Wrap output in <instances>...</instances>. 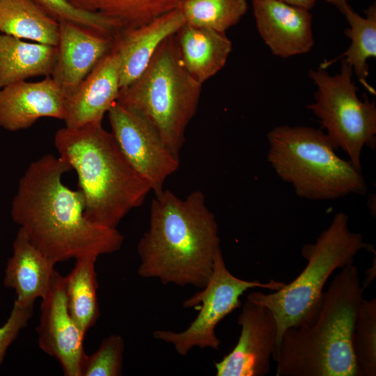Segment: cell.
I'll return each mask as SVG.
<instances>
[{"mask_svg": "<svg viewBox=\"0 0 376 376\" xmlns=\"http://www.w3.org/2000/svg\"><path fill=\"white\" fill-rule=\"evenodd\" d=\"M328 3L335 6L340 12L348 5V0H325Z\"/></svg>", "mask_w": 376, "mask_h": 376, "instance_id": "obj_31", "label": "cell"}, {"mask_svg": "<svg viewBox=\"0 0 376 376\" xmlns=\"http://www.w3.org/2000/svg\"><path fill=\"white\" fill-rule=\"evenodd\" d=\"M72 170L61 157L44 155L28 166L11 203L13 221L55 265L88 255L113 253L124 241L117 228L86 219L81 192L62 181L63 175Z\"/></svg>", "mask_w": 376, "mask_h": 376, "instance_id": "obj_1", "label": "cell"}, {"mask_svg": "<svg viewBox=\"0 0 376 376\" xmlns=\"http://www.w3.org/2000/svg\"><path fill=\"white\" fill-rule=\"evenodd\" d=\"M66 97L57 82L47 76L36 82L19 81L0 88V127L17 132L41 118L63 120Z\"/></svg>", "mask_w": 376, "mask_h": 376, "instance_id": "obj_14", "label": "cell"}, {"mask_svg": "<svg viewBox=\"0 0 376 376\" xmlns=\"http://www.w3.org/2000/svg\"><path fill=\"white\" fill-rule=\"evenodd\" d=\"M202 85L185 68L174 34L162 42L141 76L120 90L116 102L145 119L179 157Z\"/></svg>", "mask_w": 376, "mask_h": 376, "instance_id": "obj_6", "label": "cell"}, {"mask_svg": "<svg viewBox=\"0 0 376 376\" xmlns=\"http://www.w3.org/2000/svg\"><path fill=\"white\" fill-rule=\"evenodd\" d=\"M185 24L177 8L141 26L122 30L114 37L111 48L119 56L120 89L141 76L162 42Z\"/></svg>", "mask_w": 376, "mask_h": 376, "instance_id": "obj_17", "label": "cell"}, {"mask_svg": "<svg viewBox=\"0 0 376 376\" xmlns=\"http://www.w3.org/2000/svg\"><path fill=\"white\" fill-rule=\"evenodd\" d=\"M241 326L234 348L214 362L217 376H265L277 341V324L266 306L246 301L237 319Z\"/></svg>", "mask_w": 376, "mask_h": 376, "instance_id": "obj_12", "label": "cell"}, {"mask_svg": "<svg viewBox=\"0 0 376 376\" xmlns=\"http://www.w3.org/2000/svg\"><path fill=\"white\" fill-rule=\"evenodd\" d=\"M219 226L200 190L182 199L170 190L155 194L148 230L137 244L139 276L164 285L202 289L220 249Z\"/></svg>", "mask_w": 376, "mask_h": 376, "instance_id": "obj_2", "label": "cell"}, {"mask_svg": "<svg viewBox=\"0 0 376 376\" xmlns=\"http://www.w3.org/2000/svg\"><path fill=\"white\" fill-rule=\"evenodd\" d=\"M48 15L58 22L66 21L113 38L120 29L104 17L80 10L65 0H33Z\"/></svg>", "mask_w": 376, "mask_h": 376, "instance_id": "obj_27", "label": "cell"}, {"mask_svg": "<svg viewBox=\"0 0 376 376\" xmlns=\"http://www.w3.org/2000/svg\"><path fill=\"white\" fill-rule=\"evenodd\" d=\"M267 141L269 163L299 197L326 201L366 193L362 170L340 158L322 130L280 125L268 132Z\"/></svg>", "mask_w": 376, "mask_h": 376, "instance_id": "obj_5", "label": "cell"}, {"mask_svg": "<svg viewBox=\"0 0 376 376\" xmlns=\"http://www.w3.org/2000/svg\"><path fill=\"white\" fill-rule=\"evenodd\" d=\"M107 114L111 133L125 157L155 194L161 191L166 180L178 169L179 157L137 113L116 102Z\"/></svg>", "mask_w": 376, "mask_h": 376, "instance_id": "obj_10", "label": "cell"}, {"mask_svg": "<svg viewBox=\"0 0 376 376\" xmlns=\"http://www.w3.org/2000/svg\"><path fill=\"white\" fill-rule=\"evenodd\" d=\"M341 13L350 25L345 30V35L350 40V45L339 58L352 68L361 83L371 91L366 79L369 75L368 60L376 57L375 3L365 10V17L356 13L349 4Z\"/></svg>", "mask_w": 376, "mask_h": 376, "instance_id": "obj_23", "label": "cell"}, {"mask_svg": "<svg viewBox=\"0 0 376 376\" xmlns=\"http://www.w3.org/2000/svg\"><path fill=\"white\" fill-rule=\"evenodd\" d=\"M175 37L185 68L201 84L224 67L232 51L226 33L212 29L185 23Z\"/></svg>", "mask_w": 376, "mask_h": 376, "instance_id": "obj_19", "label": "cell"}, {"mask_svg": "<svg viewBox=\"0 0 376 376\" xmlns=\"http://www.w3.org/2000/svg\"><path fill=\"white\" fill-rule=\"evenodd\" d=\"M285 3L300 7L308 10L312 9L316 2V0H279Z\"/></svg>", "mask_w": 376, "mask_h": 376, "instance_id": "obj_30", "label": "cell"}, {"mask_svg": "<svg viewBox=\"0 0 376 376\" xmlns=\"http://www.w3.org/2000/svg\"><path fill=\"white\" fill-rule=\"evenodd\" d=\"M120 59L111 49L65 100V127L102 123L120 92Z\"/></svg>", "mask_w": 376, "mask_h": 376, "instance_id": "obj_16", "label": "cell"}, {"mask_svg": "<svg viewBox=\"0 0 376 376\" xmlns=\"http://www.w3.org/2000/svg\"><path fill=\"white\" fill-rule=\"evenodd\" d=\"M363 291L357 267L341 268L316 320L283 333L272 354L276 375L357 376L352 338Z\"/></svg>", "mask_w": 376, "mask_h": 376, "instance_id": "obj_3", "label": "cell"}, {"mask_svg": "<svg viewBox=\"0 0 376 376\" xmlns=\"http://www.w3.org/2000/svg\"><path fill=\"white\" fill-rule=\"evenodd\" d=\"M54 146L59 157L76 171L84 215L95 224L116 228L152 191L102 123L62 127L55 134Z\"/></svg>", "mask_w": 376, "mask_h": 376, "instance_id": "obj_4", "label": "cell"}, {"mask_svg": "<svg viewBox=\"0 0 376 376\" xmlns=\"http://www.w3.org/2000/svg\"><path fill=\"white\" fill-rule=\"evenodd\" d=\"M122 23L127 29L144 25L179 8L185 0H115Z\"/></svg>", "mask_w": 376, "mask_h": 376, "instance_id": "obj_28", "label": "cell"}, {"mask_svg": "<svg viewBox=\"0 0 376 376\" xmlns=\"http://www.w3.org/2000/svg\"><path fill=\"white\" fill-rule=\"evenodd\" d=\"M252 6L258 31L274 56L287 58L313 48L309 10L279 0H252Z\"/></svg>", "mask_w": 376, "mask_h": 376, "instance_id": "obj_13", "label": "cell"}, {"mask_svg": "<svg viewBox=\"0 0 376 376\" xmlns=\"http://www.w3.org/2000/svg\"><path fill=\"white\" fill-rule=\"evenodd\" d=\"M185 23L226 33L248 9L246 0H185L179 7Z\"/></svg>", "mask_w": 376, "mask_h": 376, "instance_id": "obj_24", "label": "cell"}, {"mask_svg": "<svg viewBox=\"0 0 376 376\" xmlns=\"http://www.w3.org/2000/svg\"><path fill=\"white\" fill-rule=\"evenodd\" d=\"M58 23L57 56L51 77L68 97L111 49L113 38L72 22Z\"/></svg>", "mask_w": 376, "mask_h": 376, "instance_id": "obj_15", "label": "cell"}, {"mask_svg": "<svg viewBox=\"0 0 376 376\" xmlns=\"http://www.w3.org/2000/svg\"><path fill=\"white\" fill-rule=\"evenodd\" d=\"M55 264L45 257L19 229L8 258L3 285L15 290V301L22 305H33L47 292Z\"/></svg>", "mask_w": 376, "mask_h": 376, "instance_id": "obj_18", "label": "cell"}, {"mask_svg": "<svg viewBox=\"0 0 376 376\" xmlns=\"http://www.w3.org/2000/svg\"><path fill=\"white\" fill-rule=\"evenodd\" d=\"M57 47L0 33V88L31 77L51 76Z\"/></svg>", "mask_w": 376, "mask_h": 376, "instance_id": "obj_20", "label": "cell"}, {"mask_svg": "<svg viewBox=\"0 0 376 376\" xmlns=\"http://www.w3.org/2000/svg\"><path fill=\"white\" fill-rule=\"evenodd\" d=\"M124 350L121 336L111 334L104 338L94 353L85 355L81 376L122 375Z\"/></svg>", "mask_w": 376, "mask_h": 376, "instance_id": "obj_26", "label": "cell"}, {"mask_svg": "<svg viewBox=\"0 0 376 376\" xmlns=\"http://www.w3.org/2000/svg\"><path fill=\"white\" fill-rule=\"evenodd\" d=\"M38 333L39 347L60 363L65 376H81L86 355L85 334L72 319L67 305L64 276L54 270L49 288L42 298Z\"/></svg>", "mask_w": 376, "mask_h": 376, "instance_id": "obj_11", "label": "cell"}, {"mask_svg": "<svg viewBox=\"0 0 376 376\" xmlns=\"http://www.w3.org/2000/svg\"><path fill=\"white\" fill-rule=\"evenodd\" d=\"M0 33L57 47L59 23L33 0H0Z\"/></svg>", "mask_w": 376, "mask_h": 376, "instance_id": "obj_21", "label": "cell"}, {"mask_svg": "<svg viewBox=\"0 0 376 376\" xmlns=\"http://www.w3.org/2000/svg\"><path fill=\"white\" fill-rule=\"evenodd\" d=\"M357 376L376 375V299H363L352 338Z\"/></svg>", "mask_w": 376, "mask_h": 376, "instance_id": "obj_25", "label": "cell"}, {"mask_svg": "<svg viewBox=\"0 0 376 376\" xmlns=\"http://www.w3.org/2000/svg\"><path fill=\"white\" fill-rule=\"evenodd\" d=\"M363 249L373 251L360 233L349 229L348 216L338 212L315 242L302 247L301 256L307 264L298 276L273 293L256 291L246 295L247 301L263 305L273 313L277 324L276 345L288 328L316 320L327 281L336 269L352 265Z\"/></svg>", "mask_w": 376, "mask_h": 376, "instance_id": "obj_7", "label": "cell"}, {"mask_svg": "<svg viewBox=\"0 0 376 376\" xmlns=\"http://www.w3.org/2000/svg\"><path fill=\"white\" fill-rule=\"evenodd\" d=\"M33 313V305H22L14 301L9 317L0 327V370L8 347L26 327Z\"/></svg>", "mask_w": 376, "mask_h": 376, "instance_id": "obj_29", "label": "cell"}, {"mask_svg": "<svg viewBox=\"0 0 376 376\" xmlns=\"http://www.w3.org/2000/svg\"><path fill=\"white\" fill-rule=\"evenodd\" d=\"M284 285L285 283L272 279L261 283L235 276L227 269L220 249L215 254L212 273L207 283L183 302L184 308H199L194 320L181 332L156 330L152 336L157 340L173 345L181 357L186 356L194 347L218 350L221 340L216 335V327L242 306L240 298L244 292L256 288L276 291Z\"/></svg>", "mask_w": 376, "mask_h": 376, "instance_id": "obj_9", "label": "cell"}, {"mask_svg": "<svg viewBox=\"0 0 376 376\" xmlns=\"http://www.w3.org/2000/svg\"><path fill=\"white\" fill-rule=\"evenodd\" d=\"M352 75L344 60L335 75L320 67L310 70L308 75L317 90L314 102L306 108L319 120L335 148L344 151L352 164L362 170L363 148L376 146V107L374 102L359 97Z\"/></svg>", "mask_w": 376, "mask_h": 376, "instance_id": "obj_8", "label": "cell"}, {"mask_svg": "<svg viewBox=\"0 0 376 376\" xmlns=\"http://www.w3.org/2000/svg\"><path fill=\"white\" fill-rule=\"evenodd\" d=\"M97 258L94 255L76 258L74 267L64 276L68 311L85 335L100 317L98 281L95 267Z\"/></svg>", "mask_w": 376, "mask_h": 376, "instance_id": "obj_22", "label": "cell"}]
</instances>
